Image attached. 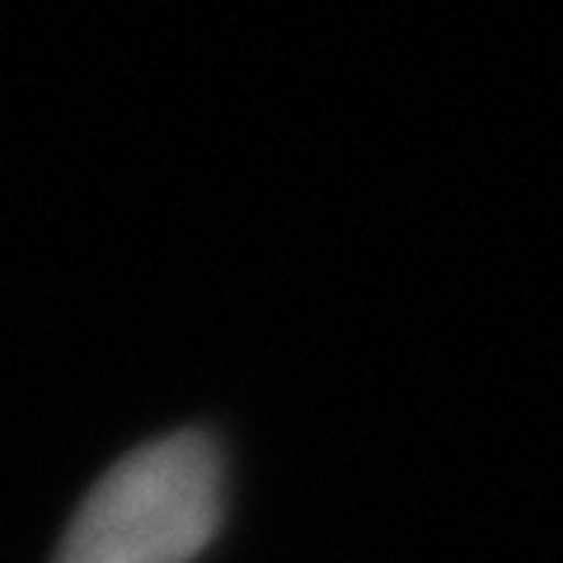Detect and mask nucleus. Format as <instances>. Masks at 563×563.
I'll use <instances>...</instances> for the list:
<instances>
[{
  "label": "nucleus",
  "instance_id": "f257e3e1",
  "mask_svg": "<svg viewBox=\"0 0 563 563\" xmlns=\"http://www.w3.org/2000/svg\"><path fill=\"white\" fill-rule=\"evenodd\" d=\"M225 521V455L184 428L128 451L85 493L52 563H192Z\"/></svg>",
  "mask_w": 563,
  "mask_h": 563
}]
</instances>
